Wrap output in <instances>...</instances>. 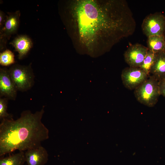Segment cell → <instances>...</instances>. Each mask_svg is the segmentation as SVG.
<instances>
[{
    "instance_id": "4fadbf2b",
    "label": "cell",
    "mask_w": 165,
    "mask_h": 165,
    "mask_svg": "<svg viewBox=\"0 0 165 165\" xmlns=\"http://www.w3.org/2000/svg\"><path fill=\"white\" fill-rule=\"evenodd\" d=\"M148 50L157 54L165 52V39L164 35H153L147 38Z\"/></svg>"
},
{
    "instance_id": "5b68a950",
    "label": "cell",
    "mask_w": 165,
    "mask_h": 165,
    "mask_svg": "<svg viewBox=\"0 0 165 165\" xmlns=\"http://www.w3.org/2000/svg\"><path fill=\"white\" fill-rule=\"evenodd\" d=\"M141 29L143 33L147 38L153 35H164L165 16L160 12L149 14L143 20Z\"/></svg>"
},
{
    "instance_id": "e0dca14e",
    "label": "cell",
    "mask_w": 165,
    "mask_h": 165,
    "mask_svg": "<svg viewBox=\"0 0 165 165\" xmlns=\"http://www.w3.org/2000/svg\"><path fill=\"white\" fill-rule=\"evenodd\" d=\"M7 98L0 97V119L12 118V115L7 112L8 100Z\"/></svg>"
},
{
    "instance_id": "7402d4cb",
    "label": "cell",
    "mask_w": 165,
    "mask_h": 165,
    "mask_svg": "<svg viewBox=\"0 0 165 165\" xmlns=\"http://www.w3.org/2000/svg\"></svg>"
},
{
    "instance_id": "3957f363",
    "label": "cell",
    "mask_w": 165,
    "mask_h": 165,
    "mask_svg": "<svg viewBox=\"0 0 165 165\" xmlns=\"http://www.w3.org/2000/svg\"><path fill=\"white\" fill-rule=\"evenodd\" d=\"M159 81L152 75L148 78L135 90V97L139 102L148 107L154 106L160 95Z\"/></svg>"
},
{
    "instance_id": "8992f818",
    "label": "cell",
    "mask_w": 165,
    "mask_h": 165,
    "mask_svg": "<svg viewBox=\"0 0 165 165\" xmlns=\"http://www.w3.org/2000/svg\"><path fill=\"white\" fill-rule=\"evenodd\" d=\"M6 21L2 29L0 30V50H2L6 47L8 40L16 33L20 22V13L18 10L14 12H7Z\"/></svg>"
},
{
    "instance_id": "277c9868",
    "label": "cell",
    "mask_w": 165,
    "mask_h": 165,
    "mask_svg": "<svg viewBox=\"0 0 165 165\" xmlns=\"http://www.w3.org/2000/svg\"><path fill=\"white\" fill-rule=\"evenodd\" d=\"M9 70L18 90L26 91L34 85L35 75L31 63L28 65L14 64Z\"/></svg>"
},
{
    "instance_id": "6da1fadb",
    "label": "cell",
    "mask_w": 165,
    "mask_h": 165,
    "mask_svg": "<svg viewBox=\"0 0 165 165\" xmlns=\"http://www.w3.org/2000/svg\"><path fill=\"white\" fill-rule=\"evenodd\" d=\"M61 15L79 54L96 57L134 33L136 24L125 0L65 1Z\"/></svg>"
},
{
    "instance_id": "52a82bcc",
    "label": "cell",
    "mask_w": 165,
    "mask_h": 165,
    "mask_svg": "<svg viewBox=\"0 0 165 165\" xmlns=\"http://www.w3.org/2000/svg\"><path fill=\"white\" fill-rule=\"evenodd\" d=\"M149 76L139 67H129L123 71L121 79L125 86L132 90L142 83Z\"/></svg>"
},
{
    "instance_id": "5bb4252c",
    "label": "cell",
    "mask_w": 165,
    "mask_h": 165,
    "mask_svg": "<svg viewBox=\"0 0 165 165\" xmlns=\"http://www.w3.org/2000/svg\"><path fill=\"white\" fill-rule=\"evenodd\" d=\"M26 162L25 152L23 151L0 158V165H24Z\"/></svg>"
},
{
    "instance_id": "ba28073f",
    "label": "cell",
    "mask_w": 165,
    "mask_h": 165,
    "mask_svg": "<svg viewBox=\"0 0 165 165\" xmlns=\"http://www.w3.org/2000/svg\"><path fill=\"white\" fill-rule=\"evenodd\" d=\"M17 89L6 68H0V97L8 100H15L17 96Z\"/></svg>"
},
{
    "instance_id": "ffe728a7",
    "label": "cell",
    "mask_w": 165,
    "mask_h": 165,
    "mask_svg": "<svg viewBox=\"0 0 165 165\" xmlns=\"http://www.w3.org/2000/svg\"><path fill=\"white\" fill-rule=\"evenodd\" d=\"M164 38H165V33H164Z\"/></svg>"
},
{
    "instance_id": "9c48e42d",
    "label": "cell",
    "mask_w": 165,
    "mask_h": 165,
    "mask_svg": "<svg viewBox=\"0 0 165 165\" xmlns=\"http://www.w3.org/2000/svg\"><path fill=\"white\" fill-rule=\"evenodd\" d=\"M148 50L143 45L136 43L130 46L125 51L124 57L125 62L131 67H139Z\"/></svg>"
},
{
    "instance_id": "d6986e66",
    "label": "cell",
    "mask_w": 165,
    "mask_h": 165,
    "mask_svg": "<svg viewBox=\"0 0 165 165\" xmlns=\"http://www.w3.org/2000/svg\"><path fill=\"white\" fill-rule=\"evenodd\" d=\"M6 18V15L2 11H0V30L3 28Z\"/></svg>"
},
{
    "instance_id": "8fae6325",
    "label": "cell",
    "mask_w": 165,
    "mask_h": 165,
    "mask_svg": "<svg viewBox=\"0 0 165 165\" xmlns=\"http://www.w3.org/2000/svg\"><path fill=\"white\" fill-rule=\"evenodd\" d=\"M18 53V58L21 60L24 57L33 46L32 40L26 35L17 36L9 43Z\"/></svg>"
},
{
    "instance_id": "30bf717a",
    "label": "cell",
    "mask_w": 165,
    "mask_h": 165,
    "mask_svg": "<svg viewBox=\"0 0 165 165\" xmlns=\"http://www.w3.org/2000/svg\"><path fill=\"white\" fill-rule=\"evenodd\" d=\"M27 165H45L48 160V154L42 146L28 150L25 152Z\"/></svg>"
},
{
    "instance_id": "7c38bea8",
    "label": "cell",
    "mask_w": 165,
    "mask_h": 165,
    "mask_svg": "<svg viewBox=\"0 0 165 165\" xmlns=\"http://www.w3.org/2000/svg\"><path fill=\"white\" fill-rule=\"evenodd\" d=\"M150 74H152V75L156 77L159 81L165 79V52L157 54Z\"/></svg>"
},
{
    "instance_id": "7a4b0ae2",
    "label": "cell",
    "mask_w": 165,
    "mask_h": 165,
    "mask_svg": "<svg viewBox=\"0 0 165 165\" xmlns=\"http://www.w3.org/2000/svg\"><path fill=\"white\" fill-rule=\"evenodd\" d=\"M44 107L32 113L29 110L23 111L20 117L4 118L0 124V156L12 152L36 148L48 139L49 131L42 121Z\"/></svg>"
},
{
    "instance_id": "2e32d148",
    "label": "cell",
    "mask_w": 165,
    "mask_h": 165,
    "mask_svg": "<svg viewBox=\"0 0 165 165\" xmlns=\"http://www.w3.org/2000/svg\"><path fill=\"white\" fill-rule=\"evenodd\" d=\"M14 55L11 50L6 49L0 53V64L4 66H7L14 64Z\"/></svg>"
},
{
    "instance_id": "44dd1931",
    "label": "cell",
    "mask_w": 165,
    "mask_h": 165,
    "mask_svg": "<svg viewBox=\"0 0 165 165\" xmlns=\"http://www.w3.org/2000/svg\"></svg>"
},
{
    "instance_id": "ac0fdd59",
    "label": "cell",
    "mask_w": 165,
    "mask_h": 165,
    "mask_svg": "<svg viewBox=\"0 0 165 165\" xmlns=\"http://www.w3.org/2000/svg\"><path fill=\"white\" fill-rule=\"evenodd\" d=\"M159 87L160 95L165 97V79L159 81Z\"/></svg>"
},
{
    "instance_id": "9a60e30c",
    "label": "cell",
    "mask_w": 165,
    "mask_h": 165,
    "mask_svg": "<svg viewBox=\"0 0 165 165\" xmlns=\"http://www.w3.org/2000/svg\"><path fill=\"white\" fill-rule=\"evenodd\" d=\"M157 54L148 50L140 68L147 74L150 75L151 68L153 66Z\"/></svg>"
}]
</instances>
